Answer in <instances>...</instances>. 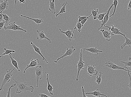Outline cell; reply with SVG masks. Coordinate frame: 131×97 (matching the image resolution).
I'll list each match as a JSON object with an SVG mask.
<instances>
[{
	"mask_svg": "<svg viewBox=\"0 0 131 97\" xmlns=\"http://www.w3.org/2000/svg\"><path fill=\"white\" fill-rule=\"evenodd\" d=\"M16 82L17 86L16 89V93H20L22 92H25L27 91H31L33 92L34 89V88L32 86L29 87L26 82L24 83H21L16 81L14 79H13Z\"/></svg>",
	"mask_w": 131,
	"mask_h": 97,
	"instance_id": "cell-1",
	"label": "cell"
},
{
	"mask_svg": "<svg viewBox=\"0 0 131 97\" xmlns=\"http://www.w3.org/2000/svg\"><path fill=\"white\" fill-rule=\"evenodd\" d=\"M85 62L83 61V59H82V48H81L80 60L78 62L77 65L76 66L77 68V76L76 79L77 81H78L79 80L78 77L81 70L85 69V67H86V65L85 64Z\"/></svg>",
	"mask_w": 131,
	"mask_h": 97,
	"instance_id": "cell-2",
	"label": "cell"
},
{
	"mask_svg": "<svg viewBox=\"0 0 131 97\" xmlns=\"http://www.w3.org/2000/svg\"><path fill=\"white\" fill-rule=\"evenodd\" d=\"M15 68H16L15 67L12 70H11V69H10L8 71L7 69H6L7 73L4 74L5 75V77L2 81V84L1 86L0 90V91L2 90L3 87L6 83H8L11 81V79L12 78L13 75L14 74L13 73V72Z\"/></svg>",
	"mask_w": 131,
	"mask_h": 97,
	"instance_id": "cell-3",
	"label": "cell"
},
{
	"mask_svg": "<svg viewBox=\"0 0 131 97\" xmlns=\"http://www.w3.org/2000/svg\"><path fill=\"white\" fill-rule=\"evenodd\" d=\"M106 66L108 68L114 70H125L126 71L131 73V71L129 70L128 68L127 67H121L115 64L111 61H108L106 62L105 63Z\"/></svg>",
	"mask_w": 131,
	"mask_h": 97,
	"instance_id": "cell-4",
	"label": "cell"
},
{
	"mask_svg": "<svg viewBox=\"0 0 131 97\" xmlns=\"http://www.w3.org/2000/svg\"><path fill=\"white\" fill-rule=\"evenodd\" d=\"M4 30H9L14 31L20 30L23 31L24 32H27L26 30L20 27V26L17 25L16 24L15 21L10 23L8 26H4Z\"/></svg>",
	"mask_w": 131,
	"mask_h": 97,
	"instance_id": "cell-5",
	"label": "cell"
},
{
	"mask_svg": "<svg viewBox=\"0 0 131 97\" xmlns=\"http://www.w3.org/2000/svg\"><path fill=\"white\" fill-rule=\"evenodd\" d=\"M36 78V87L38 88V81L39 79L42 78V76L44 73V71L42 70V66H37L35 68Z\"/></svg>",
	"mask_w": 131,
	"mask_h": 97,
	"instance_id": "cell-6",
	"label": "cell"
},
{
	"mask_svg": "<svg viewBox=\"0 0 131 97\" xmlns=\"http://www.w3.org/2000/svg\"><path fill=\"white\" fill-rule=\"evenodd\" d=\"M104 26L105 27L108 28V30L111 31V32H110V33L112 36H114L115 35H122L124 37L126 36L125 35L120 32V30L119 29V27L116 28L113 25H112L111 27L105 26V25H104Z\"/></svg>",
	"mask_w": 131,
	"mask_h": 97,
	"instance_id": "cell-7",
	"label": "cell"
},
{
	"mask_svg": "<svg viewBox=\"0 0 131 97\" xmlns=\"http://www.w3.org/2000/svg\"><path fill=\"white\" fill-rule=\"evenodd\" d=\"M76 48H74V47L73 46H70L69 48H67L65 53L62 56L57 59L56 61L55 60L54 62L55 63H57L59 60L60 59L66 57L68 56H70L73 54V53L76 51Z\"/></svg>",
	"mask_w": 131,
	"mask_h": 97,
	"instance_id": "cell-8",
	"label": "cell"
},
{
	"mask_svg": "<svg viewBox=\"0 0 131 97\" xmlns=\"http://www.w3.org/2000/svg\"><path fill=\"white\" fill-rule=\"evenodd\" d=\"M114 6V4H112L111 6L109 7V8L108 11H107V14H106L105 16H104L103 23H101V27L100 28H98L99 30H100V29L101 28H102L103 26H104V25H105L107 22H108L109 19L110 18L109 15L110 11Z\"/></svg>",
	"mask_w": 131,
	"mask_h": 97,
	"instance_id": "cell-9",
	"label": "cell"
},
{
	"mask_svg": "<svg viewBox=\"0 0 131 97\" xmlns=\"http://www.w3.org/2000/svg\"><path fill=\"white\" fill-rule=\"evenodd\" d=\"M96 67L95 66L89 65L88 66L87 68L88 73L89 76H96L98 74V72L95 69Z\"/></svg>",
	"mask_w": 131,
	"mask_h": 97,
	"instance_id": "cell-10",
	"label": "cell"
},
{
	"mask_svg": "<svg viewBox=\"0 0 131 97\" xmlns=\"http://www.w3.org/2000/svg\"><path fill=\"white\" fill-rule=\"evenodd\" d=\"M36 32L38 33V35L37 39L42 40L43 39H46L50 43H52V41L49 38L45 36V32H44L43 31H39L38 30H37Z\"/></svg>",
	"mask_w": 131,
	"mask_h": 97,
	"instance_id": "cell-11",
	"label": "cell"
},
{
	"mask_svg": "<svg viewBox=\"0 0 131 97\" xmlns=\"http://www.w3.org/2000/svg\"><path fill=\"white\" fill-rule=\"evenodd\" d=\"M40 61L38 59H32L31 60L30 64L28 65L25 69L23 73H26V70L29 68L31 67H34L37 66L38 63H39Z\"/></svg>",
	"mask_w": 131,
	"mask_h": 97,
	"instance_id": "cell-12",
	"label": "cell"
},
{
	"mask_svg": "<svg viewBox=\"0 0 131 97\" xmlns=\"http://www.w3.org/2000/svg\"><path fill=\"white\" fill-rule=\"evenodd\" d=\"M9 5L8 0H4V1H1L0 4V12L2 13L5 9H7Z\"/></svg>",
	"mask_w": 131,
	"mask_h": 97,
	"instance_id": "cell-13",
	"label": "cell"
},
{
	"mask_svg": "<svg viewBox=\"0 0 131 97\" xmlns=\"http://www.w3.org/2000/svg\"><path fill=\"white\" fill-rule=\"evenodd\" d=\"M97 47H91L89 48H84V52H85V50L89 51L91 53L96 54L97 55H98L99 53L100 52H103V51H102L100 50L97 49Z\"/></svg>",
	"mask_w": 131,
	"mask_h": 97,
	"instance_id": "cell-14",
	"label": "cell"
},
{
	"mask_svg": "<svg viewBox=\"0 0 131 97\" xmlns=\"http://www.w3.org/2000/svg\"><path fill=\"white\" fill-rule=\"evenodd\" d=\"M86 94L92 95L96 97H100L101 96H104L106 97H108L106 95L101 93V92H100L98 89H97L96 90L93 91V92L86 93Z\"/></svg>",
	"mask_w": 131,
	"mask_h": 97,
	"instance_id": "cell-15",
	"label": "cell"
},
{
	"mask_svg": "<svg viewBox=\"0 0 131 97\" xmlns=\"http://www.w3.org/2000/svg\"><path fill=\"white\" fill-rule=\"evenodd\" d=\"M59 30L61 33L64 34L66 35L69 40L71 41V39L73 37L72 36L73 33V31L70 30L69 29L66 32L63 31L60 28H59Z\"/></svg>",
	"mask_w": 131,
	"mask_h": 97,
	"instance_id": "cell-16",
	"label": "cell"
},
{
	"mask_svg": "<svg viewBox=\"0 0 131 97\" xmlns=\"http://www.w3.org/2000/svg\"><path fill=\"white\" fill-rule=\"evenodd\" d=\"M99 31L102 32L104 37L105 38L107 41H110L111 40V35L110 32H108L107 30H105L104 29L99 30Z\"/></svg>",
	"mask_w": 131,
	"mask_h": 97,
	"instance_id": "cell-17",
	"label": "cell"
},
{
	"mask_svg": "<svg viewBox=\"0 0 131 97\" xmlns=\"http://www.w3.org/2000/svg\"><path fill=\"white\" fill-rule=\"evenodd\" d=\"M31 44L32 46L34 48V49L35 52L37 53L38 54H39V55L42 57V61H44V60H45L46 61L47 64H48V62L46 60V59L45 57L43 56V55H42V53H41L40 48L38 47H37L36 45L35 44H34L33 43V42H31Z\"/></svg>",
	"mask_w": 131,
	"mask_h": 97,
	"instance_id": "cell-18",
	"label": "cell"
},
{
	"mask_svg": "<svg viewBox=\"0 0 131 97\" xmlns=\"http://www.w3.org/2000/svg\"><path fill=\"white\" fill-rule=\"evenodd\" d=\"M50 1V4L49 5L50 6L49 10V11L51 12V13L52 14H55L56 13L55 11V8L56 7L55 6V0H49Z\"/></svg>",
	"mask_w": 131,
	"mask_h": 97,
	"instance_id": "cell-19",
	"label": "cell"
},
{
	"mask_svg": "<svg viewBox=\"0 0 131 97\" xmlns=\"http://www.w3.org/2000/svg\"><path fill=\"white\" fill-rule=\"evenodd\" d=\"M20 16L22 17H24V18H27L28 20H33V21H34L35 23L37 24L38 26L39 25V24H41L42 23L45 22V21H44L42 19H33L31 18V17H28L26 16H23V15H20Z\"/></svg>",
	"mask_w": 131,
	"mask_h": 97,
	"instance_id": "cell-20",
	"label": "cell"
},
{
	"mask_svg": "<svg viewBox=\"0 0 131 97\" xmlns=\"http://www.w3.org/2000/svg\"><path fill=\"white\" fill-rule=\"evenodd\" d=\"M49 74L48 73H47V77L46 80L47 81L48 86L47 87V89L48 91H49V93L51 95H53L54 94L53 92V90L54 89V88H53V87L50 84L49 80Z\"/></svg>",
	"mask_w": 131,
	"mask_h": 97,
	"instance_id": "cell-21",
	"label": "cell"
},
{
	"mask_svg": "<svg viewBox=\"0 0 131 97\" xmlns=\"http://www.w3.org/2000/svg\"><path fill=\"white\" fill-rule=\"evenodd\" d=\"M11 54H9V58L11 59L12 64L13 66H14L18 70L19 72L20 71V70L18 66V63H17V61L15 60L14 59V58Z\"/></svg>",
	"mask_w": 131,
	"mask_h": 97,
	"instance_id": "cell-22",
	"label": "cell"
},
{
	"mask_svg": "<svg viewBox=\"0 0 131 97\" xmlns=\"http://www.w3.org/2000/svg\"><path fill=\"white\" fill-rule=\"evenodd\" d=\"M126 41L125 42L123 45H121V49H123V48L124 47L126 46V45H128L129 47H131V39H128L127 38L125 37H124Z\"/></svg>",
	"mask_w": 131,
	"mask_h": 97,
	"instance_id": "cell-23",
	"label": "cell"
},
{
	"mask_svg": "<svg viewBox=\"0 0 131 97\" xmlns=\"http://www.w3.org/2000/svg\"><path fill=\"white\" fill-rule=\"evenodd\" d=\"M67 4L68 5H69L67 1L66 2H64L63 4L62 5V7L61 8L60 12L58 14L56 15V17H57V16H58L61 13H66V7ZM60 15H61L60 14Z\"/></svg>",
	"mask_w": 131,
	"mask_h": 97,
	"instance_id": "cell-24",
	"label": "cell"
},
{
	"mask_svg": "<svg viewBox=\"0 0 131 97\" xmlns=\"http://www.w3.org/2000/svg\"><path fill=\"white\" fill-rule=\"evenodd\" d=\"M99 11L98 9H93L92 11V16H93V20H96L97 19L98 13Z\"/></svg>",
	"mask_w": 131,
	"mask_h": 97,
	"instance_id": "cell-25",
	"label": "cell"
},
{
	"mask_svg": "<svg viewBox=\"0 0 131 97\" xmlns=\"http://www.w3.org/2000/svg\"><path fill=\"white\" fill-rule=\"evenodd\" d=\"M100 74L99 76H97L96 77V80L95 82L98 84V85L100 84L101 81V76L103 74V73L101 71L99 72Z\"/></svg>",
	"mask_w": 131,
	"mask_h": 97,
	"instance_id": "cell-26",
	"label": "cell"
},
{
	"mask_svg": "<svg viewBox=\"0 0 131 97\" xmlns=\"http://www.w3.org/2000/svg\"><path fill=\"white\" fill-rule=\"evenodd\" d=\"M82 27V24L81 23V22H79L78 24H76V25L75 26V27L74 28V30H73L72 36L73 37V33H74L75 31V30L77 27V28L78 31V32L79 33H80L81 31V29Z\"/></svg>",
	"mask_w": 131,
	"mask_h": 97,
	"instance_id": "cell-27",
	"label": "cell"
},
{
	"mask_svg": "<svg viewBox=\"0 0 131 97\" xmlns=\"http://www.w3.org/2000/svg\"><path fill=\"white\" fill-rule=\"evenodd\" d=\"M4 50L5 51V52L4 53L2 54V55L4 56H5L9 54L12 55V54L11 53H15V51L7 49V47H6V48H4Z\"/></svg>",
	"mask_w": 131,
	"mask_h": 97,
	"instance_id": "cell-28",
	"label": "cell"
},
{
	"mask_svg": "<svg viewBox=\"0 0 131 97\" xmlns=\"http://www.w3.org/2000/svg\"><path fill=\"white\" fill-rule=\"evenodd\" d=\"M118 0H114V1H113V4H114V12H113V13L112 15H110L109 16V17H111L112 16H114L115 14V13L116 12V8H117V6L118 4Z\"/></svg>",
	"mask_w": 131,
	"mask_h": 97,
	"instance_id": "cell-29",
	"label": "cell"
},
{
	"mask_svg": "<svg viewBox=\"0 0 131 97\" xmlns=\"http://www.w3.org/2000/svg\"><path fill=\"white\" fill-rule=\"evenodd\" d=\"M107 11L106 12L102 13V14H100L98 16H97V19L99 20V21H101L102 23L103 21V19L105 15L107 14Z\"/></svg>",
	"mask_w": 131,
	"mask_h": 97,
	"instance_id": "cell-30",
	"label": "cell"
},
{
	"mask_svg": "<svg viewBox=\"0 0 131 97\" xmlns=\"http://www.w3.org/2000/svg\"><path fill=\"white\" fill-rule=\"evenodd\" d=\"M1 13L3 16L4 20L6 22L7 24H8V22L11 20V18L9 17H8L6 14H3L2 13Z\"/></svg>",
	"mask_w": 131,
	"mask_h": 97,
	"instance_id": "cell-31",
	"label": "cell"
},
{
	"mask_svg": "<svg viewBox=\"0 0 131 97\" xmlns=\"http://www.w3.org/2000/svg\"><path fill=\"white\" fill-rule=\"evenodd\" d=\"M120 62L123 63L125 64L124 67H127L129 66L131 67V61H120Z\"/></svg>",
	"mask_w": 131,
	"mask_h": 97,
	"instance_id": "cell-32",
	"label": "cell"
},
{
	"mask_svg": "<svg viewBox=\"0 0 131 97\" xmlns=\"http://www.w3.org/2000/svg\"><path fill=\"white\" fill-rule=\"evenodd\" d=\"M17 84H14L13 85H12L11 87L8 89V92H7V97H11V88L14 87Z\"/></svg>",
	"mask_w": 131,
	"mask_h": 97,
	"instance_id": "cell-33",
	"label": "cell"
},
{
	"mask_svg": "<svg viewBox=\"0 0 131 97\" xmlns=\"http://www.w3.org/2000/svg\"><path fill=\"white\" fill-rule=\"evenodd\" d=\"M88 17L86 16H78V18H79V20L77 21V24H78L79 22H80L82 20H84V19L87 18H88Z\"/></svg>",
	"mask_w": 131,
	"mask_h": 97,
	"instance_id": "cell-34",
	"label": "cell"
},
{
	"mask_svg": "<svg viewBox=\"0 0 131 97\" xmlns=\"http://www.w3.org/2000/svg\"><path fill=\"white\" fill-rule=\"evenodd\" d=\"M128 75L129 77V85H127V86L128 87L130 90L131 91V76L129 73V72H128Z\"/></svg>",
	"mask_w": 131,
	"mask_h": 97,
	"instance_id": "cell-35",
	"label": "cell"
},
{
	"mask_svg": "<svg viewBox=\"0 0 131 97\" xmlns=\"http://www.w3.org/2000/svg\"><path fill=\"white\" fill-rule=\"evenodd\" d=\"M92 14H91V15L89 16L88 17V18L84 19V20H82V21L81 22V23L82 24V27H83L84 25L85 24V23L87 21L88 19H89V17H91V16H92Z\"/></svg>",
	"mask_w": 131,
	"mask_h": 97,
	"instance_id": "cell-36",
	"label": "cell"
},
{
	"mask_svg": "<svg viewBox=\"0 0 131 97\" xmlns=\"http://www.w3.org/2000/svg\"><path fill=\"white\" fill-rule=\"evenodd\" d=\"M6 23V22L5 21L3 22H0V29H2L4 27L5 23Z\"/></svg>",
	"mask_w": 131,
	"mask_h": 97,
	"instance_id": "cell-37",
	"label": "cell"
},
{
	"mask_svg": "<svg viewBox=\"0 0 131 97\" xmlns=\"http://www.w3.org/2000/svg\"><path fill=\"white\" fill-rule=\"evenodd\" d=\"M82 94H83V97H88L86 95V93H85V91L84 89V86H82Z\"/></svg>",
	"mask_w": 131,
	"mask_h": 97,
	"instance_id": "cell-38",
	"label": "cell"
},
{
	"mask_svg": "<svg viewBox=\"0 0 131 97\" xmlns=\"http://www.w3.org/2000/svg\"><path fill=\"white\" fill-rule=\"evenodd\" d=\"M5 21L4 19L3 16L1 13H0V22H3Z\"/></svg>",
	"mask_w": 131,
	"mask_h": 97,
	"instance_id": "cell-39",
	"label": "cell"
},
{
	"mask_svg": "<svg viewBox=\"0 0 131 97\" xmlns=\"http://www.w3.org/2000/svg\"><path fill=\"white\" fill-rule=\"evenodd\" d=\"M39 95L40 97H51L48 96L47 95L43 93H39Z\"/></svg>",
	"mask_w": 131,
	"mask_h": 97,
	"instance_id": "cell-40",
	"label": "cell"
},
{
	"mask_svg": "<svg viewBox=\"0 0 131 97\" xmlns=\"http://www.w3.org/2000/svg\"><path fill=\"white\" fill-rule=\"evenodd\" d=\"M128 10H130L131 9V0H130L129 3L127 7Z\"/></svg>",
	"mask_w": 131,
	"mask_h": 97,
	"instance_id": "cell-41",
	"label": "cell"
},
{
	"mask_svg": "<svg viewBox=\"0 0 131 97\" xmlns=\"http://www.w3.org/2000/svg\"><path fill=\"white\" fill-rule=\"evenodd\" d=\"M26 2V0H19L18 3L20 4H24Z\"/></svg>",
	"mask_w": 131,
	"mask_h": 97,
	"instance_id": "cell-42",
	"label": "cell"
},
{
	"mask_svg": "<svg viewBox=\"0 0 131 97\" xmlns=\"http://www.w3.org/2000/svg\"><path fill=\"white\" fill-rule=\"evenodd\" d=\"M17 0H15V3L16 6L17 5Z\"/></svg>",
	"mask_w": 131,
	"mask_h": 97,
	"instance_id": "cell-43",
	"label": "cell"
},
{
	"mask_svg": "<svg viewBox=\"0 0 131 97\" xmlns=\"http://www.w3.org/2000/svg\"><path fill=\"white\" fill-rule=\"evenodd\" d=\"M128 60L129 61H130L131 60V57H129Z\"/></svg>",
	"mask_w": 131,
	"mask_h": 97,
	"instance_id": "cell-44",
	"label": "cell"
}]
</instances>
